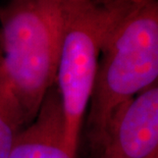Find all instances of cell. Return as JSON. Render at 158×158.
<instances>
[{"label": "cell", "mask_w": 158, "mask_h": 158, "mask_svg": "<svg viewBox=\"0 0 158 158\" xmlns=\"http://www.w3.org/2000/svg\"><path fill=\"white\" fill-rule=\"evenodd\" d=\"M158 82V0H134L107 33L87 112L91 150L123 106Z\"/></svg>", "instance_id": "obj_1"}, {"label": "cell", "mask_w": 158, "mask_h": 158, "mask_svg": "<svg viewBox=\"0 0 158 158\" xmlns=\"http://www.w3.org/2000/svg\"><path fill=\"white\" fill-rule=\"evenodd\" d=\"M61 36V0L0 6V64L30 123L55 86Z\"/></svg>", "instance_id": "obj_2"}, {"label": "cell", "mask_w": 158, "mask_h": 158, "mask_svg": "<svg viewBox=\"0 0 158 158\" xmlns=\"http://www.w3.org/2000/svg\"><path fill=\"white\" fill-rule=\"evenodd\" d=\"M158 149V82L113 117L96 158H152Z\"/></svg>", "instance_id": "obj_4"}, {"label": "cell", "mask_w": 158, "mask_h": 158, "mask_svg": "<svg viewBox=\"0 0 158 158\" xmlns=\"http://www.w3.org/2000/svg\"><path fill=\"white\" fill-rule=\"evenodd\" d=\"M133 1L61 0L62 36L55 88L64 117L66 144L76 156L103 42Z\"/></svg>", "instance_id": "obj_3"}, {"label": "cell", "mask_w": 158, "mask_h": 158, "mask_svg": "<svg viewBox=\"0 0 158 158\" xmlns=\"http://www.w3.org/2000/svg\"><path fill=\"white\" fill-rule=\"evenodd\" d=\"M30 123L0 64V158H6L22 131Z\"/></svg>", "instance_id": "obj_6"}, {"label": "cell", "mask_w": 158, "mask_h": 158, "mask_svg": "<svg viewBox=\"0 0 158 158\" xmlns=\"http://www.w3.org/2000/svg\"><path fill=\"white\" fill-rule=\"evenodd\" d=\"M152 158H158V149L156 150V152L153 154V156H152Z\"/></svg>", "instance_id": "obj_7"}, {"label": "cell", "mask_w": 158, "mask_h": 158, "mask_svg": "<svg viewBox=\"0 0 158 158\" xmlns=\"http://www.w3.org/2000/svg\"><path fill=\"white\" fill-rule=\"evenodd\" d=\"M6 158H77L65 140L58 92L52 87L38 113L19 134Z\"/></svg>", "instance_id": "obj_5"}]
</instances>
